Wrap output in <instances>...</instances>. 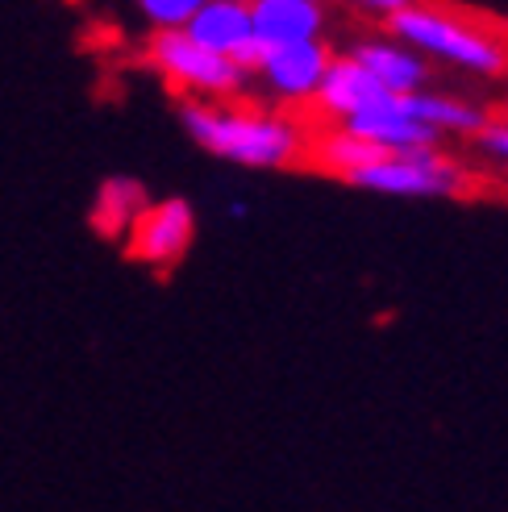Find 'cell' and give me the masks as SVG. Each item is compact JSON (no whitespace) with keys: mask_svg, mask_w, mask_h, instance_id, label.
<instances>
[{"mask_svg":"<svg viewBox=\"0 0 508 512\" xmlns=\"http://www.w3.org/2000/svg\"><path fill=\"white\" fill-rule=\"evenodd\" d=\"M180 125L213 159L238 163L250 171H284L300 163L304 150H309L296 121L279 113H259V109H234V105H221V100L188 96L180 105Z\"/></svg>","mask_w":508,"mask_h":512,"instance_id":"obj_1","label":"cell"},{"mask_svg":"<svg viewBox=\"0 0 508 512\" xmlns=\"http://www.w3.org/2000/svg\"><path fill=\"white\" fill-rule=\"evenodd\" d=\"M388 30L392 38H400L404 46L421 50L425 59H442L475 75H504L508 71V42L496 38L484 25H475L459 13H446L434 5H400L396 13H388Z\"/></svg>","mask_w":508,"mask_h":512,"instance_id":"obj_2","label":"cell"},{"mask_svg":"<svg viewBox=\"0 0 508 512\" xmlns=\"http://www.w3.org/2000/svg\"><path fill=\"white\" fill-rule=\"evenodd\" d=\"M146 67L159 71L175 92L196 96V100H234L246 88V71L230 55L200 46L184 30H155L150 34Z\"/></svg>","mask_w":508,"mask_h":512,"instance_id":"obj_3","label":"cell"},{"mask_svg":"<svg viewBox=\"0 0 508 512\" xmlns=\"http://www.w3.org/2000/svg\"><path fill=\"white\" fill-rule=\"evenodd\" d=\"M346 184L384 192V196H463L471 192L475 175L446 159L438 146H417V150H396V155H379L375 163L346 175Z\"/></svg>","mask_w":508,"mask_h":512,"instance_id":"obj_4","label":"cell"},{"mask_svg":"<svg viewBox=\"0 0 508 512\" xmlns=\"http://www.w3.org/2000/svg\"><path fill=\"white\" fill-rule=\"evenodd\" d=\"M121 242L134 263H142L150 271H171L184 263V254L196 242V209L184 196L146 200Z\"/></svg>","mask_w":508,"mask_h":512,"instance_id":"obj_5","label":"cell"},{"mask_svg":"<svg viewBox=\"0 0 508 512\" xmlns=\"http://www.w3.org/2000/svg\"><path fill=\"white\" fill-rule=\"evenodd\" d=\"M184 34L196 38L200 46L221 50L230 55L246 75L259 71V59L267 42L254 34V21H250V0H205L184 25Z\"/></svg>","mask_w":508,"mask_h":512,"instance_id":"obj_6","label":"cell"},{"mask_svg":"<svg viewBox=\"0 0 508 512\" xmlns=\"http://www.w3.org/2000/svg\"><path fill=\"white\" fill-rule=\"evenodd\" d=\"M334 59V50L325 46V38H296V42H275L263 50L259 71L263 84L279 96V100H292V105H309L321 75Z\"/></svg>","mask_w":508,"mask_h":512,"instance_id":"obj_7","label":"cell"},{"mask_svg":"<svg viewBox=\"0 0 508 512\" xmlns=\"http://www.w3.org/2000/svg\"><path fill=\"white\" fill-rule=\"evenodd\" d=\"M338 125H342V130H350V134L367 138V142H375L379 150H388V155H396V150H417V146H438L442 142V134L434 130V125L417 121L396 96L379 100V105H367L359 113H350Z\"/></svg>","mask_w":508,"mask_h":512,"instance_id":"obj_8","label":"cell"},{"mask_svg":"<svg viewBox=\"0 0 508 512\" xmlns=\"http://www.w3.org/2000/svg\"><path fill=\"white\" fill-rule=\"evenodd\" d=\"M388 96H392V92L379 84L375 75H371L359 59H354V55H334L309 105H313L321 117H329V121H342V117L359 113V109H367V105H379V100H388Z\"/></svg>","mask_w":508,"mask_h":512,"instance_id":"obj_9","label":"cell"},{"mask_svg":"<svg viewBox=\"0 0 508 512\" xmlns=\"http://www.w3.org/2000/svg\"><path fill=\"white\" fill-rule=\"evenodd\" d=\"M254 34L267 46L296 42V38H321L325 34V0H250Z\"/></svg>","mask_w":508,"mask_h":512,"instance_id":"obj_10","label":"cell"},{"mask_svg":"<svg viewBox=\"0 0 508 512\" xmlns=\"http://www.w3.org/2000/svg\"><path fill=\"white\" fill-rule=\"evenodd\" d=\"M379 84H384L392 96L400 92H413V88H425L429 80V67H425V55L413 46H404L400 38L396 42H384V38H371V42H359L350 50Z\"/></svg>","mask_w":508,"mask_h":512,"instance_id":"obj_11","label":"cell"},{"mask_svg":"<svg viewBox=\"0 0 508 512\" xmlns=\"http://www.w3.org/2000/svg\"><path fill=\"white\" fill-rule=\"evenodd\" d=\"M146 184L134 175H109L105 184L96 188L92 196V209H88V225L96 229V238H109V242H121L125 229L134 225V217L142 213L146 204Z\"/></svg>","mask_w":508,"mask_h":512,"instance_id":"obj_12","label":"cell"},{"mask_svg":"<svg viewBox=\"0 0 508 512\" xmlns=\"http://www.w3.org/2000/svg\"><path fill=\"white\" fill-rule=\"evenodd\" d=\"M404 109H409L417 121L434 125V130L446 138V134H479L484 130L488 113L471 105V100H459V96H442V92H425V88H413V92H400L396 96Z\"/></svg>","mask_w":508,"mask_h":512,"instance_id":"obj_13","label":"cell"},{"mask_svg":"<svg viewBox=\"0 0 508 512\" xmlns=\"http://www.w3.org/2000/svg\"><path fill=\"white\" fill-rule=\"evenodd\" d=\"M379 155H388V150H379L375 142H367V138H359V134L342 130V125L313 142V159H317V167H321V171H334V175H342V179H346L350 171H359V167L375 163Z\"/></svg>","mask_w":508,"mask_h":512,"instance_id":"obj_14","label":"cell"},{"mask_svg":"<svg viewBox=\"0 0 508 512\" xmlns=\"http://www.w3.org/2000/svg\"><path fill=\"white\" fill-rule=\"evenodd\" d=\"M205 5V0H134V9L150 30H184L188 17Z\"/></svg>","mask_w":508,"mask_h":512,"instance_id":"obj_15","label":"cell"},{"mask_svg":"<svg viewBox=\"0 0 508 512\" xmlns=\"http://www.w3.org/2000/svg\"><path fill=\"white\" fill-rule=\"evenodd\" d=\"M484 155H492L496 163H508V121H484V130L475 134Z\"/></svg>","mask_w":508,"mask_h":512,"instance_id":"obj_16","label":"cell"},{"mask_svg":"<svg viewBox=\"0 0 508 512\" xmlns=\"http://www.w3.org/2000/svg\"><path fill=\"white\" fill-rule=\"evenodd\" d=\"M346 5H354V9H367V13H379V17H388V13H396L400 5H409V0H346Z\"/></svg>","mask_w":508,"mask_h":512,"instance_id":"obj_17","label":"cell"},{"mask_svg":"<svg viewBox=\"0 0 508 512\" xmlns=\"http://www.w3.org/2000/svg\"><path fill=\"white\" fill-rule=\"evenodd\" d=\"M246 213H250V209H246V204H230V217H234V221H242Z\"/></svg>","mask_w":508,"mask_h":512,"instance_id":"obj_18","label":"cell"}]
</instances>
